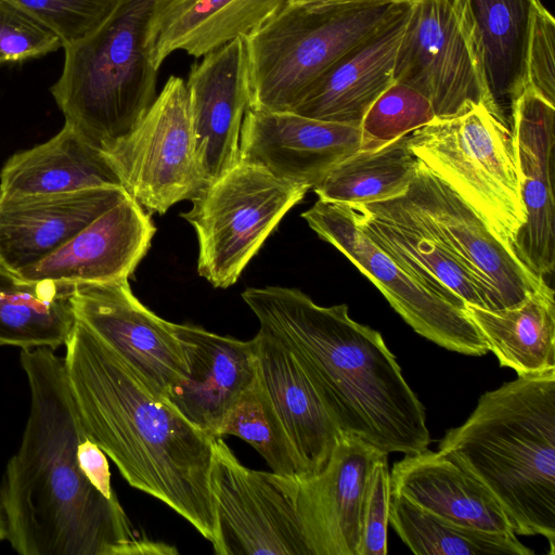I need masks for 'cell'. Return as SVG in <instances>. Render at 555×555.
<instances>
[{
    "instance_id": "obj_1",
    "label": "cell",
    "mask_w": 555,
    "mask_h": 555,
    "mask_svg": "<svg viewBox=\"0 0 555 555\" xmlns=\"http://www.w3.org/2000/svg\"><path fill=\"white\" fill-rule=\"evenodd\" d=\"M30 406L0 481L7 540L21 555L177 554L141 539L112 488L106 454L85 429L64 359L22 349Z\"/></svg>"
},
{
    "instance_id": "obj_2",
    "label": "cell",
    "mask_w": 555,
    "mask_h": 555,
    "mask_svg": "<svg viewBox=\"0 0 555 555\" xmlns=\"http://www.w3.org/2000/svg\"><path fill=\"white\" fill-rule=\"evenodd\" d=\"M64 365L82 425L128 483L168 505L212 545L211 437L76 320Z\"/></svg>"
},
{
    "instance_id": "obj_3",
    "label": "cell",
    "mask_w": 555,
    "mask_h": 555,
    "mask_svg": "<svg viewBox=\"0 0 555 555\" xmlns=\"http://www.w3.org/2000/svg\"><path fill=\"white\" fill-rule=\"evenodd\" d=\"M242 298L259 330L296 358L341 433L387 454L428 449L424 405L380 333L351 319L347 305L320 306L282 286L249 287Z\"/></svg>"
},
{
    "instance_id": "obj_4",
    "label": "cell",
    "mask_w": 555,
    "mask_h": 555,
    "mask_svg": "<svg viewBox=\"0 0 555 555\" xmlns=\"http://www.w3.org/2000/svg\"><path fill=\"white\" fill-rule=\"evenodd\" d=\"M438 451L485 486L516 535H542L555 554V370L483 393Z\"/></svg>"
},
{
    "instance_id": "obj_5",
    "label": "cell",
    "mask_w": 555,
    "mask_h": 555,
    "mask_svg": "<svg viewBox=\"0 0 555 555\" xmlns=\"http://www.w3.org/2000/svg\"><path fill=\"white\" fill-rule=\"evenodd\" d=\"M156 2L118 0L96 30L63 47V70L50 92L65 124L104 153L132 131L156 98L158 70L145 49Z\"/></svg>"
},
{
    "instance_id": "obj_6",
    "label": "cell",
    "mask_w": 555,
    "mask_h": 555,
    "mask_svg": "<svg viewBox=\"0 0 555 555\" xmlns=\"http://www.w3.org/2000/svg\"><path fill=\"white\" fill-rule=\"evenodd\" d=\"M409 4L404 0H287L245 37L248 108L293 112L324 72Z\"/></svg>"
},
{
    "instance_id": "obj_7",
    "label": "cell",
    "mask_w": 555,
    "mask_h": 555,
    "mask_svg": "<svg viewBox=\"0 0 555 555\" xmlns=\"http://www.w3.org/2000/svg\"><path fill=\"white\" fill-rule=\"evenodd\" d=\"M413 155L465 201L513 249L527 216L512 131L485 105L435 118L408 134Z\"/></svg>"
},
{
    "instance_id": "obj_8",
    "label": "cell",
    "mask_w": 555,
    "mask_h": 555,
    "mask_svg": "<svg viewBox=\"0 0 555 555\" xmlns=\"http://www.w3.org/2000/svg\"><path fill=\"white\" fill-rule=\"evenodd\" d=\"M307 191L241 160L209 183L181 214L197 235L198 274L214 287L233 285Z\"/></svg>"
},
{
    "instance_id": "obj_9",
    "label": "cell",
    "mask_w": 555,
    "mask_h": 555,
    "mask_svg": "<svg viewBox=\"0 0 555 555\" xmlns=\"http://www.w3.org/2000/svg\"><path fill=\"white\" fill-rule=\"evenodd\" d=\"M393 80L424 95L436 118L478 105L504 116L488 87L468 0L411 2Z\"/></svg>"
},
{
    "instance_id": "obj_10",
    "label": "cell",
    "mask_w": 555,
    "mask_h": 555,
    "mask_svg": "<svg viewBox=\"0 0 555 555\" xmlns=\"http://www.w3.org/2000/svg\"><path fill=\"white\" fill-rule=\"evenodd\" d=\"M301 217L379 289L417 334L467 356L489 351L466 308L443 299L398 264L357 224L349 205L318 199Z\"/></svg>"
},
{
    "instance_id": "obj_11",
    "label": "cell",
    "mask_w": 555,
    "mask_h": 555,
    "mask_svg": "<svg viewBox=\"0 0 555 555\" xmlns=\"http://www.w3.org/2000/svg\"><path fill=\"white\" fill-rule=\"evenodd\" d=\"M105 154L122 188L150 212L163 215L205 189L185 80L170 76L138 125Z\"/></svg>"
},
{
    "instance_id": "obj_12",
    "label": "cell",
    "mask_w": 555,
    "mask_h": 555,
    "mask_svg": "<svg viewBox=\"0 0 555 555\" xmlns=\"http://www.w3.org/2000/svg\"><path fill=\"white\" fill-rule=\"evenodd\" d=\"M210 486L215 554L310 555L296 513L297 477L250 469L216 437Z\"/></svg>"
},
{
    "instance_id": "obj_13",
    "label": "cell",
    "mask_w": 555,
    "mask_h": 555,
    "mask_svg": "<svg viewBox=\"0 0 555 555\" xmlns=\"http://www.w3.org/2000/svg\"><path fill=\"white\" fill-rule=\"evenodd\" d=\"M401 197L420 223L486 289L495 310L519 304L545 281L534 274L465 201L421 162Z\"/></svg>"
},
{
    "instance_id": "obj_14",
    "label": "cell",
    "mask_w": 555,
    "mask_h": 555,
    "mask_svg": "<svg viewBox=\"0 0 555 555\" xmlns=\"http://www.w3.org/2000/svg\"><path fill=\"white\" fill-rule=\"evenodd\" d=\"M69 301L76 320L162 397L186 379L189 367L173 323L141 304L128 279L74 285Z\"/></svg>"
},
{
    "instance_id": "obj_15",
    "label": "cell",
    "mask_w": 555,
    "mask_h": 555,
    "mask_svg": "<svg viewBox=\"0 0 555 555\" xmlns=\"http://www.w3.org/2000/svg\"><path fill=\"white\" fill-rule=\"evenodd\" d=\"M382 454L343 433L325 467L297 478L296 513L310 555H359L365 490Z\"/></svg>"
},
{
    "instance_id": "obj_16",
    "label": "cell",
    "mask_w": 555,
    "mask_h": 555,
    "mask_svg": "<svg viewBox=\"0 0 555 555\" xmlns=\"http://www.w3.org/2000/svg\"><path fill=\"white\" fill-rule=\"evenodd\" d=\"M185 81L195 152L208 183L240 162V132L249 104L245 37L202 56Z\"/></svg>"
},
{
    "instance_id": "obj_17",
    "label": "cell",
    "mask_w": 555,
    "mask_h": 555,
    "mask_svg": "<svg viewBox=\"0 0 555 555\" xmlns=\"http://www.w3.org/2000/svg\"><path fill=\"white\" fill-rule=\"evenodd\" d=\"M360 127L294 112L247 108L240 132V160L310 190L333 167L360 150Z\"/></svg>"
},
{
    "instance_id": "obj_18",
    "label": "cell",
    "mask_w": 555,
    "mask_h": 555,
    "mask_svg": "<svg viewBox=\"0 0 555 555\" xmlns=\"http://www.w3.org/2000/svg\"><path fill=\"white\" fill-rule=\"evenodd\" d=\"M509 108L520 195L527 216L513 250L534 274L545 279L555 267L552 182L555 104L526 86Z\"/></svg>"
},
{
    "instance_id": "obj_19",
    "label": "cell",
    "mask_w": 555,
    "mask_h": 555,
    "mask_svg": "<svg viewBox=\"0 0 555 555\" xmlns=\"http://www.w3.org/2000/svg\"><path fill=\"white\" fill-rule=\"evenodd\" d=\"M155 232L150 215L127 193L61 247L15 273L69 286L129 279Z\"/></svg>"
},
{
    "instance_id": "obj_20",
    "label": "cell",
    "mask_w": 555,
    "mask_h": 555,
    "mask_svg": "<svg viewBox=\"0 0 555 555\" xmlns=\"http://www.w3.org/2000/svg\"><path fill=\"white\" fill-rule=\"evenodd\" d=\"M189 367L186 379L165 398L211 437L257 373L254 338L240 340L201 326L173 323Z\"/></svg>"
},
{
    "instance_id": "obj_21",
    "label": "cell",
    "mask_w": 555,
    "mask_h": 555,
    "mask_svg": "<svg viewBox=\"0 0 555 555\" xmlns=\"http://www.w3.org/2000/svg\"><path fill=\"white\" fill-rule=\"evenodd\" d=\"M349 206L363 232L427 288L461 308L495 310L486 289L420 223L401 196Z\"/></svg>"
},
{
    "instance_id": "obj_22",
    "label": "cell",
    "mask_w": 555,
    "mask_h": 555,
    "mask_svg": "<svg viewBox=\"0 0 555 555\" xmlns=\"http://www.w3.org/2000/svg\"><path fill=\"white\" fill-rule=\"evenodd\" d=\"M128 192L118 185L70 193H0V266L17 272L69 241Z\"/></svg>"
},
{
    "instance_id": "obj_23",
    "label": "cell",
    "mask_w": 555,
    "mask_h": 555,
    "mask_svg": "<svg viewBox=\"0 0 555 555\" xmlns=\"http://www.w3.org/2000/svg\"><path fill=\"white\" fill-rule=\"evenodd\" d=\"M410 4L324 72L293 112L360 127L370 106L395 81Z\"/></svg>"
},
{
    "instance_id": "obj_24",
    "label": "cell",
    "mask_w": 555,
    "mask_h": 555,
    "mask_svg": "<svg viewBox=\"0 0 555 555\" xmlns=\"http://www.w3.org/2000/svg\"><path fill=\"white\" fill-rule=\"evenodd\" d=\"M257 375L301 464L304 478L320 473L343 435L293 353L259 330Z\"/></svg>"
},
{
    "instance_id": "obj_25",
    "label": "cell",
    "mask_w": 555,
    "mask_h": 555,
    "mask_svg": "<svg viewBox=\"0 0 555 555\" xmlns=\"http://www.w3.org/2000/svg\"><path fill=\"white\" fill-rule=\"evenodd\" d=\"M287 0H157L145 35V49L158 70L176 51L194 57L247 37Z\"/></svg>"
},
{
    "instance_id": "obj_26",
    "label": "cell",
    "mask_w": 555,
    "mask_h": 555,
    "mask_svg": "<svg viewBox=\"0 0 555 555\" xmlns=\"http://www.w3.org/2000/svg\"><path fill=\"white\" fill-rule=\"evenodd\" d=\"M390 491L466 528L514 533L492 494L451 457L428 449L405 454L390 472Z\"/></svg>"
},
{
    "instance_id": "obj_27",
    "label": "cell",
    "mask_w": 555,
    "mask_h": 555,
    "mask_svg": "<svg viewBox=\"0 0 555 555\" xmlns=\"http://www.w3.org/2000/svg\"><path fill=\"white\" fill-rule=\"evenodd\" d=\"M121 185L108 156L70 126L47 142L11 156L0 172V193L47 195Z\"/></svg>"
},
{
    "instance_id": "obj_28",
    "label": "cell",
    "mask_w": 555,
    "mask_h": 555,
    "mask_svg": "<svg viewBox=\"0 0 555 555\" xmlns=\"http://www.w3.org/2000/svg\"><path fill=\"white\" fill-rule=\"evenodd\" d=\"M466 311L501 366L518 376L555 370V299L546 281L515 306L490 310L466 305Z\"/></svg>"
},
{
    "instance_id": "obj_29",
    "label": "cell",
    "mask_w": 555,
    "mask_h": 555,
    "mask_svg": "<svg viewBox=\"0 0 555 555\" xmlns=\"http://www.w3.org/2000/svg\"><path fill=\"white\" fill-rule=\"evenodd\" d=\"M73 286L31 282L0 266V346L21 349L65 345L76 318Z\"/></svg>"
},
{
    "instance_id": "obj_30",
    "label": "cell",
    "mask_w": 555,
    "mask_h": 555,
    "mask_svg": "<svg viewBox=\"0 0 555 555\" xmlns=\"http://www.w3.org/2000/svg\"><path fill=\"white\" fill-rule=\"evenodd\" d=\"M468 2L488 87L502 111V104L511 107L526 87V49L534 0Z\"/></svg>"
},
{
    "instance_id": "obj_31",
    "label": "cell",
    "mask_w": 555,
    "mask_h": 555,
    "mask_svg": "<svg viewBox=\"0 0 555 555\" xmlns=\"http://www.w3.org/2000/svg\"><path fill=\"white\" fill-rule=\"evenodd\" d=\"M403 135L375 150H358L313 188L319 199L363 205L403 195L414 179L418 160Z\"/></svg>"
},
{
    "instance_id": "obj_32",
    "label": "cell",
    "mask_w": 555,
    "mask_h": 555,
    "mask_svg": "<svg viewBox=\"0 0 555 555\" xmlns=\"http://www.w3.org/2000/svg\"><path fill=\"white\" fill-rule=\"evenodd\" d=\"M389 524L417 555H532L515 533L482 531L439 518L390 491Z\"/></svg>"
},
{
    "instance_id": "obj_33",
    "label": "cell",
    "mask_w": 555,
    "mask_h": 555,
    "mask_svg": "<svg viewBox=\"0 0 555 555\" xmlns=\"http://www.w3.org/2000/svg\"><path fill=\"white\" fill-rule=\"evenodd\" d=\"M236 436L253 446L272 472L304 478L296 451L256 373L228 412L218 437Z\"/></svg>"
},
{
    "instance_id": "obj_34",
    "label": "cell",
    "mask_w": 555,
    "mask_h": 555,
    "mask_svg": "<svg viewBox=\"0 0 555 555\" xmlns=\"http://www.w3.org/2000/svg\"><path fill=\"white\" fill-rule=\"evenodd\" d=\"M436 118L429 101L413 88L393 81L370 106L360 125V150H375Z\"/></svg>"
},
{
    "instance_id": "obj_35",
    "label": "cell",
    "mask_w": 555,
    "mask_h": 555,
    "mask_svg": "<svg viewBox=\"0 0 555 555\" xmlns=\"http://www.w3.org/2000/svg\"><path fill=\"white\" fill-rule=\"evenodd\" d=\"M51 31L63 47L76 43L109 16L118 0H4Z\"/></svg>"
},
{
    "instance_id": "obj_36",
    "label": "cell",
    "mask_w": 555,
    "mask_h": 555,
    "mask_svg": "<svg viewBox=\"0 0 555 555\" xmlns=\"http://www.w3.org/2000/svg\"><path fill=\"white\" fill-rule=\"evenodd\" d=\"M63 48L50 29L0 0V65L36 59Z\"/></svg>"
},
{
    "instance_id": "obj_37",
    "label": "cell",
    "mask_w": 555,
    "mask_h": 555,
    "mask_svg": "<svg viewBox=\"0 0 555 555\" xmlns=\"http://www.w3.org/2000/svg\"><path fill=\"white\" fill-rule=\"evenodd\" d=\"M526 86L555 104V20L534 0L526 49Z\"/></svg>"
},
{
    "instance_id": "obj_38",
    "label": "cell",
    "mask_w": 555,
    "mask_h": 555,
    "mask_svg": "<svg viewBox=\"0 0 555 555\" xmlns=\"http://www.w3.org/2000/svg\"><path fill=\"white\" fill-rule=\"evenodd\" d=\"M382 454L370 474L365 490L359 555H386L389 524L390 470Z\"/></svg>"
},
{
    "instance_id": "obj_39",
    "label": "cell",
    "mask_w": 555,
    "mask_h": 555,
    "mask_svg": "<svg viewBox=\"0 0 555 555\" xmlns=\"http://www.w3.org/2000/svg\"><path fill=\"white\" fill-rule=\"evenodd\" d=\"M7 539V522L3 509L0 505V542Z\"/></svg>"
},
{
    "instance_id": "obj_40",
    "label": "cell",
    "mask_w": 555,
    "mask_h": 555,
    "mask_svg": "<svg viewBox=\"0 0 555 555\" xmlns=\"http://www.w3.org/2000/svg\"><path fill=\"white\" fill-rule=\"evenodd\" d=\"M404 1H410V2H412V1H415V0H404Z\"/></svg>"
}]
</instances>
